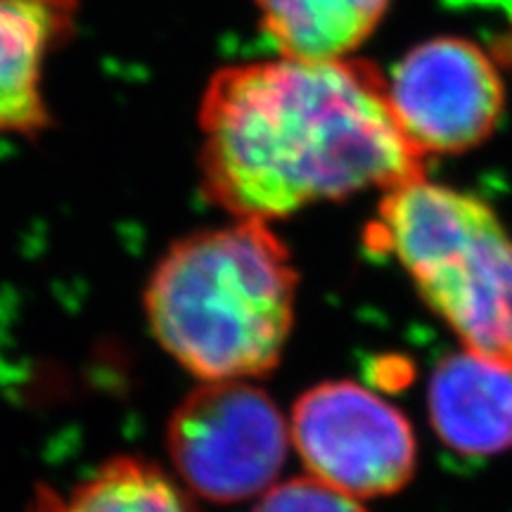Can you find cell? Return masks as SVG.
<instances>
[{
    "mask_svg": "<svg viewBox=\"0 0 512 512\" xmlns=\"http://www.w3.org/2000/svg\"><path fill=\"white\" fill-rule=\"evenodd\" d=\"M202 190L230 219L273 223L320 202L427 176L373 62L264 57L209 76L200 107Z\"/></svg>",
    "mask_w": 512,
    "mask_h": 512,
    "instance_id": "cell-1",
    "label": "cell"
},
{
    "mask_svg": "<svg viewBox=\"0 0 512 512\" xmlns=\"http://www.w3.org/2000/svg\"><path fill=\"white\" fill-rule=\"evenodd\" d=\"M299 273L271 223L230 219L176 240L145 287L152 335L202 382L252 380L280 363Z\"/></svg>",
    "mask_w": 512,
    "mask_h": 512,
    "instance_id": "cell-2",
    "label": "cell"
},
{
    "mask_svg": "<svg viewBox=\"0 0 512 512\" xmlns=\"http://www.w3.org/2000/svg\"><path fill=\"white\" fill-rule=\"evenodd\" d=\"M366 240L399 261L463 349L512 366V235L491 204L415 178L382 192Z\"/></svg>",
    "mask_w": 512,
    "mask_h": 512,
    "instance_id": "cell-3",
    "label": "cell"
},
{
    "mask_svg": "<svg viewBox=\"0 0 512 512\" xmlns=\"http://www.w3.org/2000/svg\"><path fill=\"white\" fill-rule=\"evenodd\" d=\"M169 456L181 482L214 503H242L278 484L292 434L264 389L202 382L171 413Z\"/></svg>",
    "mask_w": 512,
    "mask_h": 512,
    "instance_id": "cell-4",
    "label": "cell"
},
{
    "mask_svg": "<svg viewBox=\"0 0 512 512\" xmlns=\"http://www.w3.org/2000/svg\"><path fill=\"white\" fill-rule=\"evenodd\" d=\"M290 434L311 477L358 501L396 494L418 465L403 411L351 380L320 382L299 396Z\"/></svg>",
    "mask_w": 512,
    "mask_h": 512,
    "instance_id": "cell-5",
    "label": "cell"
},
{
    "mask_svg": "<svg viewBox=\"0 0 512 512\" xmlns=\"http://www.w3.org/2000/svg\"><path fill=\"white\" fill-rule=\"evenodd\" d=\"M387 88L403 136L425 162L482 145L505 105L496 62L482 46L458 36L415 46L387 76Z\"/></svg>",
    "mask_w": 512,
    "mask_h": 512,
    "instance_id": "cell-6",
    "label": "cell"
},
{
    "mask_svg": "<svg viewBox=\"0 0 512 512\" xmlns=\"http://www.w3.org/2000/svg\"><path fill=\"white\" fill-rule=\"evenodd\" d=\"M79 0H0V136H36L53 121L48 62L74 36Z\"/></svg>",
    "mask_w": 512,
    "mask_h": 512,
    "instance_id": "cell-7",
    "label": "cell"
},
{
    "mask_svg": "<svg viewBox=\"0 0 512 512\" xmlns=\"http://www.w3.org/2000/svg\"><path fill=\"white\" fill-rule=\"evenodd\" d=\"M427 408L437 437L467 458L512 451V366L463 349L434 368Z\"/></svg>",
    "mask_w": 512,
    "mask_h": 512,
    "instance_id": "cell-8",
    "label": "cell"
},
{
    "mask_svg": "<svg viewBox=\"0 0 512 512\" xmlns=\"http://www.w3.org/2000/svg\"><path fill=\"white\" fill-rule=\"evenodd\" d=\"M392 0H254L268 46L294 60H344L373 36Z\"/></svg>",
    "mask_w": 512,
    "mask_h": 512,
    "instance_id": "cell-9",
    "label": "cell"
},
{
    "mask_svg": "<svg viewBox=\"0 0 512 512\" xmlns=\"http://www.w3.org/2000/svg\"><path fill=\"white\" fill-rule=\"evenodd\" d=\"M27 512H192L162 467L136 456L107 460L69 491L38 486Z\"/></svg>",
    "mask_w": 512,
    "mask_h": 512,
    "instance_id": "cell-10",
    "label": "cell"
},
{
    "mask_svg": "<svg viewBox=\"0 0 512 512\" xmlns=\"http://www.w3.org/2000/svg\"><path fill=\"white\" fill-rule=\"evenodd\" d=\"M252 512H366V508L358 498L309 475L271 486Z\"/></svg>",
    "mask_w": 512,
    "mask_h": 512,
    "instance_id": "cell-11",
    "label": "cell"
},
{
    "mask_svg": "<svg viewBox=\"0 0 512 512\" xmlns=\"http://www.w3.org/2000/svg\"><path fill=\"white\" fill-rule=\"evenodd\" d=\"M510 55H512V34H510Z\"/></svg>",
    "mask_w": 512,
    "mask_h": 512,
    "instance_id": "cell-12",
    "label": "cell"
}]
</instances>
